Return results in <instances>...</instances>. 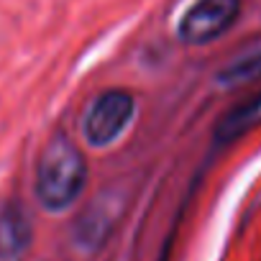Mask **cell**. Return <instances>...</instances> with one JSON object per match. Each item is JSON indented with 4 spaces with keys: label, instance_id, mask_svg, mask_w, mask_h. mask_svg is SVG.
I'll return each mask as SVG.
<instances>
[{
    "label": "cell",
    "instance_id": "cell-2",
    "mask_svg": "<svg viewBox=\"0 0 261 261\" xmlns=\"http://www.w3.org/2000/svg\"><path fill=\"white\" fill-rule=\"evenodd\" d=\"M136 115V97L123 87H110L100 92L82 118V136L90 146L105 149L118 141Z\"/></svg>",
    "mask_w": 261,
    "mask_h": 261
},
{
    "label": "cell",
    "instance_id": "cell-7",
    "mask_svg": "<svg viewBox=\"0 0 261 261\" xmlns=\"http://www.w3.org/2000/svg\"><path fill=\"white\" fill-rule=\"evenodd\" d=\"M261 80V49L230 62L225 69L218 72V85L223 87H241L248 82H258Z\"/></svg>",
    "mask_w": 261,
    "mask_h": 261
},
{
    "label": "cell",
    "instance_id": "cell-1",
    "mask_svg": "<svg viewBox=\"0 0 261 261\" xmlns=\"http://www.w3.org/2000/svg\"><path fill=\"white\" fill-rule=\"evenodd\" d=\"M87 185L85 154L67 134H54L36 162V200L49 213L69 210Z\"/></svg>",
    "mask_w": 261,
    "mask_h": 261
},
{
    "label": "cell",
    "instance_id": "cell-5",
    "mask_svg": "<svg viewBox=\"0 0 261 261\" xmlns=\"http://www.w3.org/2000/svg\"><path fill=\"white\" fill-rule=\"evenodd\" d=\"M34 246V223L29 210L6 200L0 205V261H21Z\"/></svg>",
    "mask_w": 261,
    "mask_h": 261
},
{
    "label": "cell",
    "instance_id": "cell-3",
    "mask_svg": "<svg viewBox=\"0 0 261 261\" xmlns=\"http://www.w3.org/2000/svg\"><path fill=\"white\" fill-rule=\"evenodd\" d=\"M241 16V0H195L182 13L177 36L190 46H202L233 29Z\"/></svg>",
    "mask_w": 261,
    "mask_h": 261
},
{
    "label": "cell",
    "instance_id": "cell-4",
    "mask_svg": "<svg viewBox=\"0 0 261 261\" xmlns=\"http://www.w3.org/2000/svg\"><path fill=\"white\" fill-rule=\"evenodd\" d=\"M123 215V200L118 197V192H102L97 195L74 220L72 225V241L80 251L85 253H95L100 251L108 238L113 236L118 220Z\"/></svg>",
    "mask_w": 261,
    "mask_h": 261
},
{
    "label": "cell",
    "instance_id": "cell-6",
    "mask_svg": "<svg viewBox=\"0 0 261 261\" xmlns=\"http://www.w3.org/2000/svg\"><path fill=\"white\" fill-rule=\"evenodd\" d=\"M261 123V92H256L253 97L238 102L236 108H230L215 125V141L218 144H230L236 139H241L243 134H248L251 128H256Z\"/></svg>",
    "mask_w": 261,
    "mask_h": 261
}]
</instances>
